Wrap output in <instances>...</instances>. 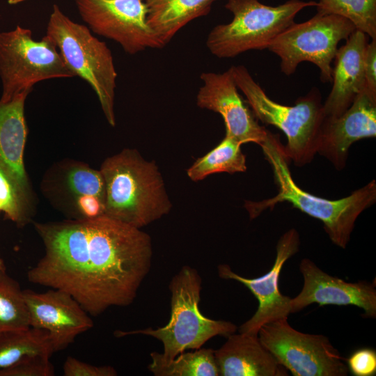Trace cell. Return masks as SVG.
<instances>
[{"label": "cell", "instance_id": "cell-7", "mask_svg": "<svg viewBox=\"0 0 376 376\" xmlns=\"http://www.w3.org/2000/svg\"><path fill=\"white\" fill-rule=\"evenodd\" d=\"M317 3L289 0L271 6L258 0H228L225 8L233 13V20L214 26L208 34L206 45L212 54L220 58L267 49L279 33L294 23L300 10L316 6Z\"/></svg>", "mask_w": 376, "mask_h": 376}, {"label": "cell", "instance_id": "cell-31", "mask_svg": "<svg viewBox=\"0 0 376 376\" xmlns=\"http://www.w3.org/2000/svg\"><path fill=\"white\" fill-rule=\"evenodd\" d=\"M376 39L368 42L364 56L366 88L376 95Z\"/></svg>", "mask_w": 376, "mask_h": 376}, {"label": "cell", "instance_id": "cell-3", "mask_svg": "<svg viewBox=\"0 0 376 376\" xmlns=\"http://www.w3.org/2000/svg\"><path fill=\"white\" fill-rule=\"evenodd\" d=\"M100 171L105 185L104 215L141 228L170 212L157 166L136 150L125 148L107 158Z\"/></svg>", "mask_w": 376, "mask_h": 376}, {"label": "cell", "instance_id": "cell-12", "mask_svg": "<svg viewBox=\"0 0 376 376\" xmlns=\"http://www.w3.org/2000/svg\"><path fill=\"white\" fill-rule=\"evenodd\" d=\"M299 245V235L295 228L283 234L276 244L274 265L269 272L260 277L246 278L234 272L228 265L218 266L220 278L242 283L258 301L256 313L240 327V333L258 335L260 328L265 324L288 318L291 313V298L280 292L279 276L285 263L297 252Z\"/></svg>", "mask_w": 376, "mask_h": 376}, {"label": "cell", "instance_id": "cell-11", "mask_svg": "<svg viewBox=\"0 0 376 376\" xmlns=\"http://www.w3.org/2000/svg\"><path fill=\"white\" fill-rule=\"evenodd\" d=\"M79 13L93 33L135 54L165 46L146 22L143 0H75Z\"/></svg>", "mask_w": 376, "mask_h": 376}, {"label": "cell", "instance_id": "cell-6", "mask_svg": "<svg viewBox=\"0 0 376 376\" xmlns=\"http://www.w3.org/2000/svg\"><path fill=\"white\" fill-rule=\"evenodd\" d=\"M46 36L55 43L74 76L85 80L93 89L109 124L114 127L117 72L106 43L93 36L88 27L70 19L56 4L47 23Z\"/></svg>", "mask_w": 376, "mask_h": 376}, {"label": "cell", "instance_id": "cell-20", "mask_svg": "<svg viewBox=\"0 0 376 376\" xmlns=\"http://www.w3.org/2000/svg\"><path fill=\"white\" fill-rule=\"evenodd\" d=\"M214 358L219 376H287L288 370L264 347L258 335L232 334Z\"/></svg>", "mask_w": 376, "mask_h": 376}, {"label": "cell", "instance_id": "cell-9", "mask_svg": "<svg viewBox=\"0 0 376 376\" xmlns=\"http://www.w3.org/2000/svg\"><path fill=\"white\" fill-rule=\"evenodd\" d=\"M356 30L348 19L336 15L316 14L302 23H293L270 43L269 51L281 58V70L293 74L304 61L313 63L320 70L322 82H332L331 63L342 40Z\"/></svg>", "mask_w": 376, "mask_h": 376}, {"label": "cell", "instance_id": "cell-26", "mask_svg": "<svg viewBox=\"0 0 376 376\" xmlns=\"http://www.w3.org/2000/svg\"><path fill=\"white\" fill-rule=\"evenodd\" d=\"M320 15H336L350 21L359 30L376 39V0H320Z\"/></svg>", "mask_w": 376, "mask_h": 376}, {"label": "cell", "instance_id": "cell-15", "mask_svg": "<svg viewBox=\"0 0 376 376\" xmlns=\"http://www.w3.org/2000/svg\"><path fill=\"white\" fill-rule=\"evenodd\" d=\"M28 95L22 93L8 102H0V170L33 218L36 198L24 164L28 134L24 105Z\"/></svg>", "mask_w": 376, "mask_h": 376}, {"label": "cell", "instance_id": "cell-2", "mask_svg": "<svg viewBox=\"0 0 376 376\" xmlns=\"http://www.w3.org/2000/svg\"><path fill=\"white\" fill-rule=\"evenodd\" d=\"M269 163L277 194L272 198L259 202L247 201L245 205L250 218L254 219L267 208L288 202L308 216L320 220L331 241L345 249L351 237L358 217L376 201V182L373 180L349 196L329 200L315 196L300 188L293 180L288 166L283 146L277 135L269 130L267 136L260 146Z\"/></svg>", "mask_w": 376, "mask_h": 376}, {"label": "cell", "instance_id": "cell-23", "mask_svg": "<svg viewBox=\"0 0 376 376\" xmlns=\"http://www.w3.org/2000/svg\"><path fill=\"white\" fill-rule=\"evenodd\" d=\"M241 145L226 134L215 148L198 158L187 169V175L191 180L196 182L214 173L246 171V157L241 150Z\"/></svg>", "mask_w": 376, "mask_h": 376}, {"label": "cell", "instance_id": "cell-19", "mask_svg": "<svg viewBox=\"0 0 376 376\" xmlns=\"http://www.w3.org/2000/svg\"><path fill=\"white\" fill-rule=\"evenodd\" d=\"M369 37L354 30L338 48L332 71L333 86L323 104L325 117H337L352 104L366 87L364 56Z\"/></svg>", "mask_w": 376, "mask_h": 376}, {"label": "cell", "instance_id": "cell-1", "mask_svg": "<svg viewBox=\"0 0 376 376\" xmlns=\"http://www.w3.org/2000/svg\"><path fill=\"white\" fill-rule=\"evenodd\" d=\"M45 249L29 282L72 295L92 316L133 303L152 264L150 236L106 215L36 222Z\"/></svg>", "mask_w": 376, "mask_h": 376}, {"label": "cell", "instance_id": "cell-32", "mask_svg": "<svg viewBox=\"0 0 376 376\" xmlns=\"http://www.w3.org/2000/svg\"><path fill=\"white\" fill-rule=\"evenodd\" d=\"M5 271H6V267L5 263L3 260L1 258H0V274Z\"/></svg>", "mask_w": 376, "mask_h": 376}, {"label": "cell", "instance_id": "cell-29", "mask_svg": "<svg viewBox=\"0 0 376 376\" xmlns=\"http://www.w3.org/2000/svg\"><path fill=\"white\" fill-rule=\"evenodd\" d=\"M64 376H116V370L111 366H94L69 356L63 366Z\"/></svg>", "mask_w": 376, "mask_h": 376}, {"label": "cell", "instance_id": "cell-30", "mask_svg": "<svg viewBox=\"0 0 376 376\" xmlns=\"http://www.w3.org/2000/svg\"><path fill=\"white\" fill-rule=\"evenodd\" d=\"M347 367L356 376H372L376 373V352L364 348L356 350L347 359Z\"/></svg>", "mask_w": 376, "mask_h": 376}, {"label": "cell", "instance_id": "cell-14", "mask_svg": "<svg viewBox=\"0 0 376 376\" xmlns=\"http://www.w3.org/2000/svg\"><path fill=\"white\" fill-rule=\"evenodd\" d=\"M203 86L199 88L196 104L219 113L226 125V134L241 144L265 140L268 130L259 125L237 91L232 70L223 73L203 72Z\"/></svg>", "mask_w": 376, "mask_h": 376}, {"label": "cell", "instance_id": "cell-25", "mask_svg": "<svg viewBox=\"0 0 376 376\" xmlns=\"http://www.w3.org/2000/svg\"><path fill=\"white\" fill-rule=\"evenodd\" d=\"M31 327L24 290L6 271L0 274V331Z\"/></svg>", "mask_w": 376, "mask_h": 376}, {"label": "cell", "instance_id": "cell-33", "mask_svg": "<svg viewBox=\"0 0 376 376\" xmlns=\"http://www.w3.org/2000/svg\"><path fill=\"white\" fill-rule=\"evenodd\" d=\"M24 1H26V0H8V3L10 5H15V4L22 3Z\"/></svg>", "mask_w": 376, "mask_h": 376}, {"label": "cell", "instance_id": "cell-18", "mask_svg": "<svg viewBox=\"0 0 376 376\" xmlns=\"http://www.w3.org/2000/svg\"><path fill=\"white\" fill-rule=\"evenodd\" d=\"M45 198L60 211L71 217L77 202L84 196L93 195L105 201V185L99 170L73 159L54 164L41 181Z\"/></svg>", "mask_w": 376, "mask_h": 376}, {"label": "cell", "instance_id": "cell-8", "mask_svg": "<svg viewBox=\"0 0 376 376\" xmlns=\"http://www.w3.org/2000/svg\"><path fill=\"white\" fill-rule=\"evenodd\" d=\"M72 77L55 43L46 35L35 40L31 30L20 26L0 32V102L29 94L39 81Z\"/></svg>", "mask_w": 376, "mask_h": 376}, {"label": "cell", "instance_id": "cell-28", "mask_svg": "<svg viewBox=\"0 0 376 376\" xmlns=\"http://www.w3.org/2000/svg\"><path fill=\"white\" fill-rule=\"evenodd\" d=\"M54 367L50 357L42 354L30 355L0 371V376H53Z\"/></svg>", "mask_w": 376, "mask_h": 376}, {"label": "cell", "instance_id": "cell-27", "mask_svg": "<svg viewBox=\"0 0 376 376\" xmlns=\"http://www.w3.org/2000/svg\"><path fill=\"white\" fill-rule=\"evenodd\" d=\"M5 219L22 228L33 221V217L22 206L13 187L0 170V213Z\"/></svg>", "mask_w": 376, "mask_h": 376}, {"label": "cell", "instance_id": "cell-13", "mask_svg": "<svg viewBox=\"0 0 376 376\" xmlns=\"http://www.w3.org/2000/svg\"><path fill=\"white\" fill-rule=\"evenodd\" d=\"M30 327L45 330L54 352L62 351L93 327L90 315L69 293L50 288L44 292L24 290Z\"/></svg>", "mask_w": 376, "mask_h": 376}, {"label": "cell", "instance_id": "cell-4", "mask_svg": "<svg viewBox=\"0 0 376 376\" xmlns=\"http://www.w3.org/2000/svg\"><path fill=\"white\" fill-rule=\"evenodd\" d=\"M202 279L198 272L185 265L171 279V315L162 327L117 330L114 336L121 338L130 335L149 336L159 340L163 352L150 353L152 361L168 363L187 350L201 348L217 336L227 337L235 333L237 326L229 321L217 320L203 315L199 308Z\"/></svg>", "mask_w": 376, "mask_h": 376}, {"label": "cell", "instance_id": "cell-16", "mask_svg": "<svg viewBox=\"0 0 376 376\" xmlns=\"http://www.w3.org/2000/svg\"><path fill=\"white\" fill-rule=\"evenodd\" d=\"M304 279L300 292L290 299L291 313H297L311 304L320 306H356L367 318L376 317V290L366 281L347 282L322 270L308 258L299 264Z\"/></svg>", "mask_w": 376, "mask_h": 376}, {"label": "cell", "instance_id": "cell-5", "mask_svg": "<svg viewBox=\"0 0 376 376\" xmlns=\"http://www.w3.org/2000/svg\"><path fill=\"white\" fill-rule=\"evenodd\" d=\"M239 88L245 95L255 117L281 130L286 136L284 152L297 166L310 163L317 153L325 118L319 91L313 89L294 106L274 102L256 82L244 65L230 67Z\"/></svg>", "mask_w": 376, "mask_h": 376}, {"label": "cell", "instance_id": "cell-22", "mask_svg": "<svg viewBox=\"0 0 376 376\" xmlns=\"http://www.w3.org/2000/svg\"><path fill=\"white\" fill-rule=\"evenodd\" d=\"M54 353L45 330L29 327L0 331V371L27 356L42 354L51 357Z\"/></svg>", "mask_w": 376, "mask_h": 376}, {"label": "cell", "instance_id": "cell-17", "mask_svg": "<svg viewBox=\"0 0 376 376\" xmlns=\"http://www.w3.org/2000/svg\"><path fill=\"white\" fill-rule=\"evenodd\" d=\"M376 136V95L365 88L340 116L325 117L317 153L338 170L345 165L350 147L360 139Z\"/></svg>", "mask_w": 376, "mask_h": 376}, {"label": "cell", "instance_id": "cell-10", "mask_svg": "<svg viewBox=\"0 0 376 376\" xmlns=\"http://www.w3.org/2000/svg\"><path fill=\"white\" fill-rule=\"evenodd\" d=\"M260 341L294 376H346L345 359L322 334H310L292 327L288 318L263 325Z\"/></svg>", "mask_w": 376, "mask_h": 376}, {"label": "cell", "instance_id": "cell-21", "mask_svg": "<svg viewBox=\"0 0 376 376\" xmlns=\"http://www.w3.org/2000/svg\"><path fill=\"white\" fill-rule=\"evenodd\" d=\"M215 0H143L146 22L166 45L191 20L206 15Z\"/></svg>", "mask_w": 376, "mask_h": 376}, {"label": "cell", "instance_id": "cell-24", "mask_svg": "<svg viewBox=\"0 0 376 376\" xmlns=\"http://www.w3.org/2000/svg\"><path fill=\"white\" fill-rule=\"evenodd\" d=\"M148 369L155 376H219L214 350L210 348L184 352L168 363L151 361Z\"/></svg>", "mask_w": 376, "mask_h": 376}]
</instances>
